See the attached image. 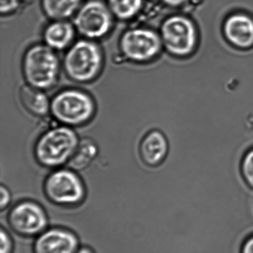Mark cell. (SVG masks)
<instances>
[{"mask_svg":"<svg viewBox=\"0 0 253 253\" xmlns=\"http://www.w3.org/2000/svg\"><path fill=\"white\" fill-rule=\"evenodd\" d=\"M79 146L76 133L68 127L48 130L37 143L35 155L45 167H57L70 161Z\"/></svg>","mask_w":253,"mask_h":253,"instance_id":"obj_1","label":"cell"},{"mask_svg":"<svg viewBox=\"0 0 253 253\" xmlns=\"http://www.w3.org/2000/svg\"><path fill=\"white\" fill-rule=\"evenodd\" d=\"M58 58L48 45H36L26 52L23 60V72L29 85L47 89L55 84L58 78Z\"/></svg>","mask_w":253,"mask_h":253,"instance_id":"obj_2","label":"cell"},{"mask_svg":"<svg viewBox=\"0 0 253 253\" xmlns=\"http://www.w3.org/2000/svg\"><path fill=\"white\" fill-rule=\"evenodd\" d=\"M64 66L71 79L77 82H89L101 71V50L91 41H78L66 54Z\"/></svg>","mask_w":253,"mask_h":253,"instance_id":"obj_3","label":"cell"},{"mask_svg":"<svg viewBox=\"0 0 253 253\" xmlns=\"http://www.w3.org/2000/svg\"><path fill=\"white\" fill-rule=\"evenodd\" d=\"M51 111L62 124L78 126L88 122L95 112L92 98L78 90H66L53 99Z\"/></svg>","mask_w":253,"mask_h":253,"instance_id":"obj_4","label":"cell"},{"mask_svg":"<svg viewBox=\"0 0 253 253\" xmlns=\"http://www.w3.org/2000/svg\"><path fill=\"white\" fill-rule=\"evenodd\" d=\"M75 23L81 35L98 39L106 36L112 29V11L101 1L91 0L80 8Z\"/></svg>","mask_w":253,"mask_h":253,"instance_id":"obj_5","label":"cell"},{"mask_svg":"<svg viewBox=\"0 0 253 253\" xmlns=\"http://www.w3.org/2000/svg\"><path fill=\"white\" fill-rule=\"evenodd\" d=\"M44 189L48 199L60 205H76L85 197L82 181L69 170H59L50 174Z\"/></svg>","mask_w":253,"mask_h":253,"instance_id":"obj_6","label":"cell"},{"mask_svg":"<svg viewBox=\"0 0 253 253\" xmlns=\"http://www.w3.org/2000/svg\"><path fill=\"white\" fill-rule=\"evenodd\" d=\"M160 48V38L157 34L149 29H130L121 38V51L131 61H149L158 54Z\"/></svg>","mask_w":253,"mask_h":253,"instance_id":"obj_7","label":"cell"},{"mask_svg":"<svg viewBox=\"0 0 253 253\" xmlns=\"http://www.w3.org/2000/svg\"><path fill=\"white\" fill-rule=\"evenodd\" d=\"M8 221L12 229L25 236L41 233L46 227L48 220L42 207L33 202H23L10 211Z\"/></svg>","mask_w":253,"mask_h":253,"instance_id":"obj_8","label":"cell"},{"mask_svg":"<svg viewBox=\"0 0 253 253\" xmlns=\"http://www.w3.org/2000/svg\"><path fill=\"white\" fill-rule=\"evenodd\" d=\"M162 37L167 49L177 55L187 54L195 43L193 25L181 17H171L164 23Z\"/></svg>","mask_w":253,"mask_h":253,"instance_id":"obj_9","label":"cell"},{"mask_svg":"<svg viewBox=\"0 0 253 253\" xmlns=\"http://www.w3.org/2000/svg\"><path fill=\"white\" fill-rule=\"evenodd\" d=\"M78 239L67 230L53 229L41 234L35 244V253H76Z\"/></svg>","mask_w":253,"mask_h":253,"instance_id":"obj_10","label":"cell"},{"mask_svg":"<svg viewBox=\"0 0 253 253\" xmlns=\"http://www.w3.org/2000/svg\"><path fill=\"white\" fill-rule=\"evenodd\" d=\"M225 32L228 39L240 47L253 44V22L247 16H232L226 22Z\"/></svg>","mask_w":253,"mask_h":253,"instance_id":"obj_11","label":"cell"},{"mask_svg":"<svg viewBox=\"0 0 253 253\" xmlns=\"http://www.w3.org/2000/svg\"><path fill=\"white\" fill-rule=\"evenodd\" d=\"M168 146L167 140L159 131L149 133L140 145V155L148 165H159L167 156Z\"/></svg>","mask_w":253,"mask_h":253,"instance_id":"obj_12","label":"cell"},{"mask_svg":"<svg viewBox=\"0 0 253 253\" xmlns=\"http://www.w3.org/2000/svg\"><path fill=\"white\" fill-rule=\"evenodd\" d=\"M75 37L72 25L63 20H57L48 26L44 32V40L50 48L63 50L70 45Z\"/></svg>","mask_w":253,"mask_h":253,"instance_id":"obj_13","label":"cell"},{"mask_svg":"<svg viewBox=\"0 0 253 253\" xmlns=\"http://www.w3.org/2000/svg\"><path fill=\"white\" fill-rule=\"evenodd\" d=\"M20 97L25 108L36 116H45L51 109L47 96L40 88L32 85L22 86Z\"/></svg>","mask_w":253,"mask_h":253,"instance_id":"obj_14","label":"cell"},{"mask_svg":"<svg viewBox=\"0 0 253 253\" xmlns=\"http://www.w3.org/2000/svg\"><path fill=\"white\" fill-rule=\"evenodd\" d=\"M82 0H42L44 12L49 18L63 20L70 17L81 6Z\"/></svg>","mask_w":253,"mask_h":253,"instance_id":"obj_15","label":"cell"},{"mask_svg":"<svg viewBox=\"0 0 253 253\" xmlns=\"http://www.w3.org/2000/svg\"><path fill=\"white\" fill-rule=\"evenodd\" d=\"M97 154L96 145L90 140H84L79 143L76 152L69 161V166L74 169L86 168Z\"/></svg>","mask_w":253,"mask_h":253,"instance_id":"obj_16","label":"cell"},{"mask_svg":"<svg viewBox=\"0 0 253 253\" xmlns=\"http://www.w3.org/2000/svg\"><path fill=\"white\" fill-rule=\"evenodd\" d=\"M109 8L121 20H129L137 15L143 5V0H108Z\"/></svg>","mask_w":253,"mask_h":253,"instance_id":"obj_17","label":"cell"},{"mask_svg":"<svg viewBox=\"0 0 253 253\" xmlns=\"http://www.w3.org/2000/svg\"><path fill=\"white\" fill-rule=\"evenodd\" d=\"M241 172L246 183L253 189V150L249 152L243 160Z\"/></svg>","mask_w":253,"mask_h":253,"instance_id":"obj_18","label":"cell"},{"mask_svg":"<svg viewBox=\"0 0 253 253\" xmlns=\"http://www.w3.org/2000/svg\"><path fill=\"white\" fill-rule=\"evenodd\" d=\"M20 5V0H0V11L2 14L14 12Z\"/></svg>","mask_w":253,"mask_h":253,"instance_id":"obj_19","label":"cell"},{"mask_svg":"<svg viewBox=\"0 0 253 253\" xmlns=\"http://www.w3.org/2000/svg\"><path fill=\"white\" fill-rule=\"evenodd\" d=\"M0 238H1L0 253H11L13 247L12 241L8 234L3 229H1Z\"/></svg>","mask_w":253,"mask_h":253,"instance_id":"obj_20","label":"cell"},{"mask_svg":"<svg viewBox=\"0 0 253 253\" xmlns=\"http://www.w3.org/2000/svg\"><path fill=\"white\" fill-rule=\"evenodd\" d=\"M0 194H1V201H0V208L1 210H3L4 209L6 208L11 201V194L9 191L4 187L3 186H1L0 188Z\"/></svg>","mask_w":253,"mask_h":253,"instance_id":"obj_21","label":"cell"},{"mask_svg":"<svg viewBox=\"0 0 253 253\" xmlns=\"http://www.w3.org/2000/svg\"><path fill=\"white\" fill-rule=\"evenodd\" d=\"M241 253H253V236L250 237L243 245Z\"/></svg>","mask_w":253,"mask_h":253,"instance_id":"obj_22","label":"cell"},{"mask_svg":"<svg viewBox=\"0 0 253 253\" xmlns=\"http://www.w3.org/2000/svg\"><path fill=\"white\" fill-rule=\"evenodd\" d=\"M165 3L170 5H179L188 2L189 0H163Z\"/></svg>","mask_w":253,"mask_h":253,"instance_id":"obj_23","label":"cell"},{"mask_svg":"<svg viewBox=\"0 0 253 253\" xmlns=\"http://www.w3.org/2000/svg\"><path fill=\"white\" fill-rule=\"evenodd\" d=\"M76 253H93L89 249L83 248L81 250H78Z\"/></svg>","mask_w":253,"mask_h":253,"instance_id":"obj_24","label":"cell"}]
</instances>
